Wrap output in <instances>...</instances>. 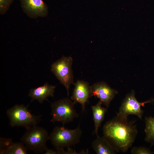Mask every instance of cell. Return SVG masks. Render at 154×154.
<instances>
[{
    "instance_id": "cell-1",
    "label": "cell",
    "mask_w": 154,
    "mask_h": 154,
    "mask_svg": "<svg viewBox=\"0 0 154 154\" xmlns=\"http://www.w3.org/2000/svg\"><path fill=\"white\" fill-rule=\"evenodd\" d=\"M134 122L114 118L104 125L103 136L116 153L126 152L131 146L138 133Z\"/></svg>"
},
{
    "instance_id": "cell-2",
    "label": "cell",
    "mask_w": 154,
    "mask_h": 154,
    "mask_svg": "<svg viewBox=\"0 0 154 154\" xmlns=\"http://www.w3.org/2000/svg\"><path fill=\"white\" fill-rule=\"evenodd\" d=\"M82 133L80 125L74 129L56 126L49 135V139L58 154H62L65 147L69 148L79 143Z\"/></svg>"
},
{
    "instance_id": "cell-3",
    "label": "cell",
    "mask_w": 154,
    "mask_h": 154,
    "mask_svg": "<svg viewBox=\"0 0 154 154\" xmlns=\"http://www.w3.org/2000/svg\"><path fill=\"white\" fill-rule=\"evenodd\" d=\"M49 139L46 130L35 125L26 129L20 140L27 150L38 153H43L47 148L46 142Z\"/></svg>"
},
{
    "instance_id": "cell-4",
    "label": "cell",
    "mask_w": 154,
    "mask_h": 154,
    "mask_svg": "<svg viewBox=\"0 0 154 154\" xmlns=\"http://www.w3.org/2000/svg\"><path fill=\"white\" fill-rule=\"evenodd\" d=\"M71 99L65 98L51 103L50 121L61 122L63 125L72 121L79 116L75 108V104Z\"/></svg>"
},
{
    "instance_id": "cell-5",
    "label": "cell",
    "mask_w": 154,
    "mask_h": 154,
    "mask_svg": "<svg viewBox=\"0 0 154 154\" xmlns=\"http://www.w3.org/2000/svg\"><path fill=\"white\" fill-rule=\"evenodd\" d=\"M12 127H23L27 129L37 125L40 121V116L32 114L24 105H16L6 112Z\"/></svg>"
},
{
    "instance_id": "cell-6",
    "label": "cell",
    "mask_w": 154,
    "mask_h": 154,
    "mask_svg": "<svg viewBox=\"0 0 154 154\" xmlns=\"http://www.w3.org/2000/svg\"><path fill=\"white\" fill-rule=\"evenodd\" d=\"M72 62L73 59L71 56H63L53 63L51 67L52 72L65 88L68 96L70 86L74 82L72 68Z\"/></svg>"
},
{
    "instance_id": "cell-7",
    "label": "cell",
    "mask_w": 154,
    "mask_h": 154,
    "mask_svg": "<svg viewBox=\"0 0 154 154\" xmlns=\"http://www.w3.org/2000/svg\"><path fill=\"white\" fill-rule=\"evenodd\" d=\"M151 100L143 102H138L136 98L133 91L128 94L123 100L117 113L116 117L120 119L127 120L129 115H134L141 119L143 113L141 107H144L147 103Z\"/></svg>"
},
{
    "instance_id": "cell-8",
    "label": "cell",
    "mask_w": 154,
    "mask_h": 154,
    "mask_svg": "<svg viewBox=\"0 0 154 154\" xmlns=\"http://www.w3.org/2000/svg\"><path fill=\"white\" fill-rule=\"evenodd\" d=\"M20 1L23 11L30 18L35 19L47 16L48 7L42 0H20Z\"/></svg>"
},
{
    "instance_id": "cell-9",
    "label": "cell",
    "mask_w": 154,
    "mask_h": 154,
    "mask_svg": "<svg viewBox=\"0 0 154 154\" xmlns=\"http://www.w3.org/2000/svg\"><path fill=\"white\" fill-rule=\"evenodd\" d=\"M91 96H95L108 108L117 91L104 82L96 83L90 86Z\"/></svg>"
},
{
    "instance_id": "cell-10",
    "label": "cell",
    "mask_w": 154,
    "mask_h": 154,
    "mask_svg": "<svg viewBox=\"0 0 154 154\" xmlns=\"http://www.w3.org/2000/svg\"><path fill=\"white\" fill-rule=\"evenodd\" d=\"M91 97L90 86L89 83L84 80H78L74 84L71 99L75 104H80L82 112L85 111L86 104Z\"/></svg>"
},
{
    "instance_id": "cell-11",
    "label": "cell",
    "mask_w": 154,
    "mask_h": 154,
    "mask_svg": "<svg viewBox=\"0 0 154 154\" xmlns=\"http://www.w3.org/2000/svg\"><path fill=\"white\" fill-rule=\"evenodd\" d=\"M55 88V86L46 83L43 86L31 89L29 96L32 100H36L42 104L44 101L48 100V97L54 96Z\"/></svg>"
},
{
    "instance_id": "cell-12",
    "label": "cell",
    "mask_w": 154,
    "mask_h": 154,
    "mask_svg": "<svg viewBox=\"0 0 154 154\" xmlns=\"http://www.w3.org/2000/svg\"><path fill=\"white\" fill-rule=\"evenodd\" d=\"M92 147L97 154H114L116 152L107 139L99 135L92 142Z\"/></svg>"
},
{
    "instance_id": "cell-13",
    "label": "cell",
    "mask_w": 154,
    "mask_h": 154,
    "mask_svg": "<svg viewBox=\"0 0 154 154\" xmlns=\"http://www.w3.org/2000/svg\"><path fill=\"white\" fill-rule=\"evenodd\" d=\"M102 102L99 101L95 105L91 107L94 124V133L98 136V131L103 121L107 111L106 108L102 107Z\"/></svg>"
},
{
    "instance_id": "cell-14",
    "label": "cell",
    "mask_w": 154,
    "mask_h": 154,
    "mask_svg": "<svg viewBox=\"0 0 154 154\" xmlns=\"http://www.w3.org/2000/svg\"><path fill=\"white\" fill-rule=\"evenodd\" d=\"M145 140L152 145H154V117L145 118Z\"/></svg>"
},
{
    "instance_id": "cell-15",
    "label": "cell",
    "mask_w": 154,
    "mask_h": 154,
    "mask_svg": "<svg viewBox=\"0 0 154 154\" xmlns=\"http://www.w3.org/2000/svg\"><path fill=\"white\" fill-rule=\"evenodd\" d=\"M27 149L21 141L10 143L4 151L3 154H26Z\"/></svg>"
},
{
    "instance_id": "cell-16",
    "label": "cell",
    "mask_w": 154,
    "mask_h": 154,
    "mask_svg": "<svg viewBox=\"0 0 154 154\" xmlns=\"http://www.w3.org/2000/svg\"><path fill=\"white\" fill-rule=\"evenodd\" d=\"M14 0H0V13L4 15L8 10Z\"/></svg>"
},
{
    "instance_id": "cell-17",
    "label": "cell",
    "mask_w": 154,
    "mask_h": 154,
    "mask_svg": "<svg viewBox=\"0 0 154 154\" xmlns=\"http://www.w3.org/2000/svg\"><path fill=\"white\" fill-rule=\"evenodd\" d=\"M132 154H153L154 152L151 151L149 149L144 147H134L131 150Z\"/></svg>"
},
{
    "instance_id": "cell-18",
    "label": "cell",
    "mask_w": 154,
    "mask_h": 154,
    "mask_svg": "<svg viewBox=\"0 0 154 154\" xmlns=\"http://www.w3.org/2000/svg\"><path fill=\"white\" fill-rule=\"evenodd\" d=\"M12 142V139L0 137V154H3L4 151Z\"/></svg>"
},
{
    "instance_id": "cell-19",
    "label": "cell",
    "mask_w": 154,
    "mask_h": 154,
    "mask_svg": "<svg viewBox=\"0 0 154 154\" xmlns=\"http://www.w3.org/2000/svg\"><path fill=\"white\" fill-rule=\"evenodd\" d=\"M45 154H58L56 151H54L47 148L45 151Z\"/></svg>"
}]
</instances>
